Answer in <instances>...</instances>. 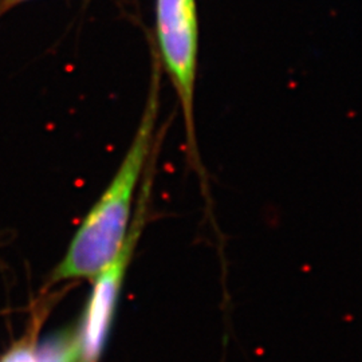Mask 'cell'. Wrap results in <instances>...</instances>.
<instances>
[{"instance_id":"1","label":"cell","mask_w":362,"mask_h":362,"mask_svg":"<svg viewBox=\"0 0 362 362\" xmlns=\"http://www.w3.org/2000/svg\"><path fill=\"white\" fill-rule=\"evenodd\" d=\"M157 97L151 95L143 121L122 164L101 199L81 224L55 281L95 278L115 259L129 230L133 197L153 144Z\"/></svg>"},{"instance_id":"5","label":"cell","mask_w":362,"mask_h":362,"mask_svg":"<svg viewBox=\"0 0 362 362\" xmlns=\"http://www.w3.org/2000/svg\"><path fill=\"white\" fill-rule=\"evenodd\" d=\"M27 1V0H0V13H6V11H10L13 7Z\"/></svg>"},{"instance_id":"3","label":"cell","mask_w":362,"mask_h":362,"mask_svg":"<svg viewBox=\"0 0 362 362\" xmlns=\"http://www.w3.org/2000/svg\"><path fill=\"white\" fill-rule=\"evenodd\" d=\"M157 35L164 64L180 98L189 143L194 146V90L197 58L194 0H157Z\"/></svg>"},{"instance_id":"4","label":"cell","mask_w":362,"mask_h":362,"mask_svg":"<svg viewBox=\"0 0 362 362\" xmlns=\"http://www.w3.org/2000/svg\"><path fill=\"white\" fill-rule=\"evenodd\" d=\"M0 362H38V358L31 341L26 339L13 345Z\"/></svg>"},{"instance_id":"2","label":"cell","mask_w":362,"mask_h":362,"mask_svg":"<svg viewBox=\"0 0 362 362\" xmlns=\"http://www.w3.org/2000/svg\"><path fill=\"white\" fill-rule=\"evenodd\" d=\"M151 179H145L139 199V207L136 209L133 220L130 221L124 245L115 259L94 278V290L83 314V321L78 329L77 334L73 336L78 362H98L104 351L105 344L115 318L119 288L133 251L143 233L146 208L151 197Z\"/></svg>"}]
</instances>
